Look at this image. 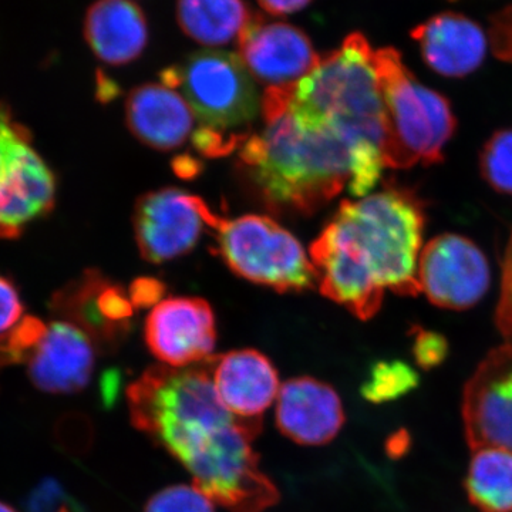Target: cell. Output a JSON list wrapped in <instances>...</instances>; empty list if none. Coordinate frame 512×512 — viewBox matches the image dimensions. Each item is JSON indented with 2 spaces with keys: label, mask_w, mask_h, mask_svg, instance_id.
Returning a JSON list of instances; mask_svg holds the SVG:
<instances>
[{
  "label": "cell",
  "mask_w": 512,
  "mask_h": 512,
  "mask_svg": "<svg viewBox=\"0 0 512 512\" xmlns=\"http://www.w3.org/2000/svg\"><path fill=\"white\" fill-rule=\"evenodd\" d=\"M495 325L507 342L512 343V234L505 249L501 295L495 311Z\"/></svg>",
  "instance_id": "cell-29"
},
{
  "label": "cell",
  "mask_w": 512,
  "mask_h": 512,
  "mask_svg": "<svg viewBox=\"0 0 512 512\" xmlns=\"http://www.w3.org/2000/svg\"><path fill=\"white\" fill-rule=\"evenodd\" d=\"M412 437L406 430L396 431L387 439L386 451L390 458H400L409 453Z\"/></svg>",
  "instance_id": "cell-35"
},
{
  "label": "cell",
  "mask_w": 512,
  "mask_h": 512,
  "mask_svg": "<svg viewBox=\"0 0 512 512\" xmlns=\"http://www.w3.org/2000/svg\"><path fill=\"white\" fill-rule=\"evenodd\" d=\"M0 512H18V511L13 510V508L9 507V505L0 503Z\"/></svg>",
  "instance_id": "cell-37"
},
{
  "label": "cell",
  "mask_w": 512,
  "mask_h": 512,
  "mask_svg": "<svg viewBox=\"0 0 512 512\" xmlns=\"http://www.w3.org/2000/svg\"><path fill=\"white\" fill-rule=\"evenodd\" d=\"M291 86L268 87L261 101L264 128L249 134L239 160L268 204L313 214L346 184L355 197L375 188L383 168L382 150L332 126H303L292 116Z\"/></svg>",
  "instance_id": "cell-2"
},
{
  "label": "cell",
  "mask_w": 512,
  "mask_h": 512,
  "mask_svg": "<svg viewBox=\"0 0 512 512\" xmlns=\"http://www.w3.org/2000/svg\"><path fill=\"white\" fill-rule=\"evenodd\" d=\"M26 512H86L55 478L36 485L26 501Z\"/></svg>",
  "instance_id": "cell-27"
},
{
  "label": "cell",
  "mask_w": 512,
  "mask_h": 512,
  "mask_svg": "<svg viewBox=\"0 0 512 512\" xmlns=\"http://www.w3.org/2000/svg\"><path fill=\"white\" fill-rule=\"evenodd\" d=\"M413 356L417 365L424 370L443 365L448 356V342L440 333L423 328H414Z\"/></svg>",
  "instance_id": "cell-28"
},
{
  "label": "cell",
  "mask_w": 512,
  "mask_h": 512,
  "mask_svg": "<svg viewBox=\"0 0 512 512\" xmlns=\"http://www.w3.org/2000/svg\"><path fill=\"white\" fill-rule=\"evenodd\" d=\"M303 126H332L356 140L383 146V104L375 52L362 33H352L308 76L295 83L289 100Z\"/></svg>",
  "instance_id": "cell-4"
},
{
  "label": "cell",
  "mask_w": 512,
  "mask_h": 512,
  "mask_svg": "<svg viewBox=\"0 0 512 512\" xmlns=\"http://www.w3.org/2000/svg\"><path fill=\"white\" fill-rule=\"evenodd\" d=\"M470 503L481 512H512V453L504 448L476 450L466 478Z\"/></svg>",
  "instance_id": "cell-23"
},
{
  "label": "cell",
  "mask_w": 512,
  "mask_h": 512,
  "mask_svg": "<svg viewBox=\"0 0 512 512\" xmlns=\"http://www.w3.org/2000/svg\"><path fill=\"white\" fill-rule=\"evenodd\" d=\"M254 77L238 56L220 50H202L180 66L161 73V82L183 90L184 99L201 123V128L234 141L239 147L249 134L258 114V93Z\"/></svg>",
  "instance_id": "cell-6"
},
{
  "label": "cell",
  "mask_w": 512,
  "mask_h": 512,
  "mask_svg": "<svg viewBox=\"0 0 512 512\" xmlns=\"http://www.w3.org/2000/svg\"><path fill=\"white\" fill-rule=\"evenodd\" d=\"M55 202V174L33 147L29 128L0 101V238L22 237Z\"/></svg>",
  "instance_id": "cell-9"
},
{
  "label": "cell",
  "mask_w": 512,
  "mask_h": 512,
  "mask_svg": "<svg viewBox=\"0 0 512 512\" xmlns=\"http://www.w3.org/2000/svg\"><path fill=\"white\" fill-rule=\"evenodd\" d=\"M212 379L229 412L247 420L261 419L281 390L275 366L254 349L212 357Z\"/></svg>",
  "instance_id": "cell-18"
},
{
  "label": "cell",
  "mask_w": 512,
  "mask_h": 512,
  "mask_svg": "<svg viewBox=\"0 0 512 512\" xmlns=\"http://www.w3.org/2000/svg\"><path fill=\"white\" fill-rule=\"evenodd\" d=\"M491 272L484 252L471 239L443 234L421 251V292L439 308H473L490 288Z\"/></svg>",
  "instance_id": "cell-11"
},
{
  "label": "cell",
  "mask_w": 512,
  "mask_h": 512,
  "mask_svg": "<svg viewBox=\"0 0 512 512\" xmlns=\"http://www.w3.org/2000/svg\"><path fill=\"white\" fill-rule=\"evenodd\" d=\"M375 64L383 104L384 165L406 170L443 161L457 126L446 97L421 84L392 47L376 50Z\"/></svg>",
  "instance_id": "cell-5"
},
{
  "label": "cell",
  "mask_w": 512,
  "mask_h": 512,
  "mask_svg": "<svg viewBox=\"0 0 512 512\" xmlns=\"http://www.w3.org/2000/svg\"><path fill=\"white\" fill-rule=\"evenodd\" d=\"M420 386V376L403 360H382L370 369L360 387L363 399L373 404L394 402Z\"/></svg>",
  "instance_id": "cell-24"
},
{
  "label": "cell",
  "mask_w": 512,
  "mask_h": 512,
  "mask_svg": "<svg viewBox=\"0 0 512 512\" xmlns=\"http://www.w3.org/2000/svg\"><path fill=\"white\" fill-rule=\"evenodd\" d=\"M238 57L249 74L268 87L291 86L318 66L320 56L305 32L254 16L238 40Z\"/></svg>",
  "instance_id": "cell-15"
},
{
  "label": "cell",
  "mask_w": 512,
  "mask_h": 512,
  "mask_svg": "<svg viewBox=\"0 0 512 512\" xmlns=\"http://www.w3.org/2000/svg\"><path fill=\"white\" fill-rule=\"evenodd\" d=\"M421 56L434 72L446 77H464L483 63L487 39L473 20L447 12L421 23L412 32Z\"/></svg>",
  "instance_id": "cell-20"
},
{
  "label": "cell",
  "mask_w": 512,
  "mask_h": 512,
  "mask_svg": "<svg viewBox=\"0 0 512 512\" xmlns=\"http://www.w3.org/2000/svg\"><path fill=\"white\" fill-rule=\"evenodd\" d=\"M490 43L498 59L512 63V5L491 18Z\"/></svg>",
  "instance_id": "cell-31"
},
{
  "label": "cell",
  "mask_w": 512,
  "mask_h": 512,
  "mask_svg": "<svg viewBox=\"0 0 512 512\" xmlns=\"http://www.w3.org/2000/svg\"><path fill=\"white\" fill-rule=\"evenodd\" d=\"M144 512H215L214 503L192 485H173L153 495Z\"/></svg>",
  "instance_id": "cell-26"
},
{
  "label": "cell",
  "mask_w": 512,
  "mask_h": 512,
  "mask_svg": "<svg viewBox=\"0 0 512 512\" xmlns=\"http://www.w3.org/2000/svg\"><path fill=\"white\" fill-rule=\"evenodd\" d=\"M345 424L339 394L313 377H296L281 387L276 403V426L301 446H323L338 436Z\"/></svg>",
  "instance_id": "cell-16"
},
{
  "label": "cell",
  "mask_w": 512,
  "mask_h": 512,
  "mask_svg": "<svg viewBox=\"0 0 512 512\" xmlns=\"http://www.w3.org/2000/svg\"><path fill=\"white\" fill-rule=\"evenodd\" d=\"M254 16L245 0H177L181 29L204 46L239 40Z\"/></svg>",
  "instance_id": "cell-22"
},
{
  "label": "cell",
  "mask_w": 512,
  "mask_h": 512,
  "mask_svg": "<svg viewBox=\"0 0 512 512\" xmlns=\"http://www.w3.org/2000/svg\"><path fill=\"white\" fill-rule=\"evenodd\" d=\"M121 387H123V382H121V373L119 370L111 369L101 377V400H103V404L107 409H111V407L116 404L120 396Z\"/></svg>",
  "instance_id": "cell-33"
},
{
  "label": "cell",
  "mask_w": 512,
  "mask_h": 512,
  "mask_svg": "<svg viewBox=\"0 0 512 512\" xmlns=\"http://www.w3.org/2000/svg\"><path fill=\"white\" fill-rule=\"evenodd\" d=\"M312 0H258L259 6L271 15L282 16L298 12L308 6Z\"/></svg>",
  "instance_id": "cell-34"
},
{
  "label": "cell",
  "mask_w": 512,
  "mask_h": 512,
  "mask_svg": "<svg viewBox=\"0 0 512 512\" xmlns=\"http://www.w3.org/2000/svg\"><path fill=\"white\" fill-rule=\"evenodd\" d=\"M261 430V419H239L212 434L183 463L192 485L231 512H262L278 503V488L262 473L251 444Z\"/></svg>",
  "instance_id": "cell-7"
},
{
  "label": "cell",
  "mask_w": 512,
  "mask_h": 512,
  "mask_svg": "<svg viewBox=\"0 0 512 512\" xmlns=\"http://www.w3.org/2000/svg\"><path fill=\"white\" fill-rule=\"evenodd\" d=\"M50 309L82 329L100 352H113L126 339L134 313L126 291L97 271L84 272L57 291Z\"/></svg>",
  "instance_id": "cell-13"
},
{
  "label": "cell",
  "mask_w": 512,
  "mask_h": 512,
  "mask_svg": "<svg viewBox=\"0 0 512 512\" xmlns=\"http://www.w3.org/2000/svg\"><path fill=\"white\" fill-rule=\"evenodd\" d=\"M468 444L512 453V343L491 350L468 380L463 399Z\"/></svg>",
  "instance_id": "cell-12"
},
{
  "label": "cell",
  "mask_w": 512,
  "mask_h": 512,
  "mask_svg": "<svg viewBox=\"0 0 512 512\" xmlns=\"http://www.w3.org/2000/svg\"><path fill=\"white\" fill-rule=\"evenodd\" d=\"M212 357L195 367H148L127 387L133 426L181 464L212 434L241 419L215 390Z\"/></svg>",
  "instance_id": "cell-3"
},
{
  "label": "cell",
  "mask_w": 512,
  "mask_h": 512,
  "mask_svg": "<svg viewBox=\"0 0 512 512\" xmlns=\"http://www.w3.org/2000/svg\"><path fill=\"white\" fill-rule=\"evenodd\" d=\"M84 37L104 63L133 62L147 45L143 10L130 0H97L84 19Z\"/></svg>",
  "instance_id": "cell-21"
},
{
  "label": "cell",
  "mask_w": 512,
  "mask_h": 512,
  "mask_svg": "<svg viewBox=\"0 0 512 512\" xmlns=\"http://www.w3.org/2000/svg\"><path fill=\"white\" fill-rule=\"evenodd\" d=\"M215 231L222 259L242 278L278 292H301L318 284L301 242L271 218H221Z\"/></svg>",
  "instance_id": "cell-8"
},
{
  "label": "cell",
  "mask_w": 512,
  "mask_h": 512,
  "mask_svg": "<svg viewBox=\"0 0 512 512\" xmlns=\"http://www.w3.org/2000/svg\"><path fill=\"white\" fill-rule=\"evenodd\" d=\"M480 170L495 191L512 195V130L497 131L485 143Z\"/></svg>",
  "instance_id": "cell-25"
},
{
  "label": "cell",
  "mask_w": 512,
  "mask_h": 512,
  "mask_svg": "<svg viewBox=\"0 0 512 512\" xmlns=\"http://www.w3.org/2000/svg\"><path fill=\"white\" fill-rule=\"evenodd\" d=\"M424 222L423 201L402 185L343 201L311 247L320 293L360 320L380 311L384 289L419 295Z\"/></svg>",
  "instance_id": "cell-1"
},
{
  "label": "cell",
  "mask_w": 512,
  "mask_h": 512,
  "mask_svg": "<svg viewBox=\"0 0 512 512\" xmlns=\"http://www.w3.org/2000/svg\"><path fill=\"white\" fill-rule=\"evenodd\" d=\"M194 117L184 96L163 83L137 87L126 103L127 126L131 133L156 150L183 146L194 128Z\"/></svg>",
  "instance_id": "cell-19"
},
{
  "label": "cell",
  "mask_w": 512,
  "mask_h": 512,
  "mask_svg": "<svg viewBox=\"0 0 512 512\" xmlns=\"http://www.w3.org/2000/svg\"><path fill=\"white\" fill-rule=\"evenodd\" d=\"M94 343L82 329L64 322L47 325L28 359L29 377L37 389L72 394L87 387L94 370Z\"/></svg>",
  "instance_id": "cell-17"
},
{
  "label": "cell",
  "mask_w": 512,
  "mask_h": 512,
  "mask_svg": "<svg viewBox=\"0 0 512 512\" xmlns=\"http://www.w3.org/2000/svg\"><path fill=\"white\" fill-rule=\"evenodd\" d=\"M220 221L197 195L177 188L148 192L134 214L138 249L151 264H164L190 252L202 232L217 229Z\"/></svg>",
  "instance_id": "cell-10"
},
{
  "label": "cell",
  "mask_w": 512,
  "mask_h": 512,
  "mask_svg": "<svg viewBox=\"0 0 512 512\" xmlns=\"http://www.w3.org/2000/svg\"><path fill=\"white\" fill-rule=\"evenodd\" d=\"M25 306L15 284L6 276L0 275V336L16 328L22 320Z\"/></svg>",
  "instance_id": "cell-30"
},
{
  "label": "cell",
  "mask_w": 512,
  "mask_h": 512,
  "mask_svg": "<svg viewBox=\"0 0 512 512\" xmlns=\"http://www.w3.org/2000/svg\"><path fill=\"white\" fill-rule=\"evenodd\" d=\"M144 336L150 352L165 366L188 367L212 357L215 316L204 299H165L148 315Z\"/></svg>",
  "instance_id": "cell-14"
},
{
  "label": "cell",
  "mask_w": 512,
  "mask_h": 512,
  "mask_svg": "<svg viewBox=\"0 0 512 512\" xmlns=\"http://www.w3.org/2000/svg\"><path fill=\"white\" fill-rule=\"evenodd\" d=\"M20 360L22 359H20L18 353L10 345L8 333L0 336V367L22 363Z\"/></svg>",
  "instance_id": "cell-36"
},
{
  "label": "cell",
  "mask_w": 512,
  "mask_h": 512,
  "mask_svg": "<svg viewBox=\"0 0 512 512\" xmlns=\"http://www.w3.org/2000/svg\"><path fill=\"white\" fill-rule=\"evenodd\" d=\"M164 286L153 279H138L130 289V298L134 308H147L160 301Z\"/></svg>",
  "instance_id": "cell-32"
}]
</instances>
